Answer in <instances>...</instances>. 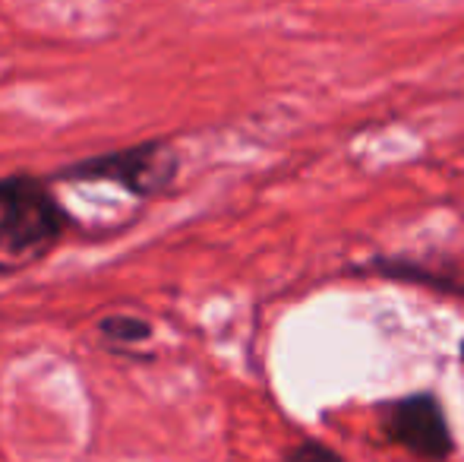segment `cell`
Returning a JSON list of instances; mask_svg holds the SVG:
<instances>
[{"mask_svg": "<svg viewBox=\"0 0 464 462\" xmlns=\"http://www.w3.org/2000/svg\"><path fill=\"white\" fill-rule=\"evenodd\" d=\"M459 355H461V361H464V339H461V351H459Z\"/></svg>", "mask_w": 464, "mask_h": 462, "instance_id": "obj_7", "label": "cell"}, {"mask_svg": "<svg viewBox=\"0 0 464 462\" xmlns=\"http://www.w3.org/2000/svg\"><path fill=\"white\" fill-rule=\"evenodd\" d=\"M285 462H344L332 447L319 444V440H300L297 447L285 453Z\"/></svg>", "mask_w": 464, "mask_h": 462, "instance_id": "obj_6", "label": "cell"}, {"mask_svg": "<svg viewBox=\"0 0 464 462\" xmlns=\"http://www.w3.org/2000/svg\"><path fill=\"white\" fill-rule=\"evenodd\" d=\"M363 270L376 272L382 279H401V282L427 285V289L446 291V295H464V279L459 272H442L436 266H423L417 260H401V257H376L370 260Z\"/></svg>", "mask_w": 464, "mask_h": 462, "instance_id": "obj_4", "label": "cell"}, {"mask_svg": "<svg viewBox=\"0 0 464 462\" xmlns=\"http://www.w3.org/2000/svg\"><path fill=\"white\" fill-rule=\"evenodd\" d=\"M95 329H98V336L114 349L140 346V342L152 339V323L133 314H108L95 323Z\"/></svg>", "mask_w": 464, "mask_h": 462, "instance_id": "obj_5", "label": "cell"}, {"mask_svg": "<svg viewBox=\"0 0 464 462\" xmlns=\"http://www.w3.org/2000/svg\"><path fill=\"white\" fill-rule=\"evenodd\" d=\"M382 431L392 444L423 462H442L455 450L446 408L433 393H414L392 399L382 408Z\"/></svg>", "mask_w": 464, "mask_h": 462, "instance_id": "obj_3", "label": "cell"}, {"mask_svg": "<svg viewBox=\"0 0 464 462\" xmlns=\"http://www.w3.org/2000/svg\"><path fill=\"white\" fill-rule=\"evenodd\" d=\"M180 152L168 140H146L114 152L89 155V159L70 162L54 174V181H73V184H114L130 197L155 200L168 193L178 181Z\"/></svg>", "mask_w": 464, "mask_h": 462, "instance_id": "obj_2", "label": "cell"}, {"mask_svg": "<svg viewBox=\"0 0 464 462\" xmlns=\"http://www.w3.org/2000/svg\"><path fill=\"white\" fill-rule=\"evenodd\" d=\"M67 206L35 174L0 178V272H16L48 257L67 238Z\"/></svg>", "mask_w": 464, "mask_h": 462, "instance_id": "obj_1", "label": "cell"}]
</instances>
